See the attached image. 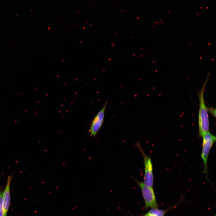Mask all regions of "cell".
Returning a JSON list of instances; mask_svg holds the SVG:
<instances>
[{
  "instance_id": "obj_3",
  "label": "cell",
  "mask_w": 216,
  "mask_h": 216,
  "mask_svg": "<svg viewBox=\"0 0 216 216\" xmlns=\"http://www.w3.org/2000/svg\"><path fill=\"white\" fill-rule=\"evenodd\" d=\"M136 145L140 150L143 157L144 167L143 183L147 186L153 187L154 177L151 158L145 153L139 141L136 144Z\"/></svg>"
},
{
  "instance_id": "obj_9",
  "label": "cell",
  "mask_w": 216,
  "mask_h": 216,
  "mask_svg": "<svg viewBox=\"0 0 216 216\" xmlns=\"http://www.w3.org/2000/svg\"><path fill=\"white\" fill-rule=\"evenodd\" d=\"M208 112L209 113L211 114L214 117H216V109L215 108L211 107H208Z\"/></svg>"
},
{
  "instance_id": "obj_8",
  "label": "cell",
  "mask_w": 216,
  "mask_h": 216,
  "mask_svg": "<svg viewBox=\"0 0 216 216\" xmlns=\"http://www.w3.org/2000/svg\"><path fill=\"white\" fill-rule=\"evenodd\" d=\"M2 194L3 192H2L0 189V216H3Z\"/></svg>"
},
{
  "instance_id": "obj_1",
  "label": "cell",
  "mask_w": 216,
  "mask_h": 216,
  "mask_svg": "<svg viewBox=\"0 0 216 216\" xmlns=\"http://www.w3.org/2000/svg\"><path fill=\"white\" fill-rule=\"evenodd\" d=\"M209 77L208 76L207 78L201 89L197 93L199 102L198 117L199 136L202 137L209 131V129L208 107L206 105L204 98V91Z\"/></svg>"
},
{
  "instance_id": "obj_2",
  "label": "cell",
  "mask_w": 216,
  "mask_h": 216,
  "mask_svg": "<svg viewBox=\"0 0 216 216\" xmlns=\"http://www.w3.org/2000/svg\"><path fill=\"white\" fill-rule=\"evenodd\" d=\"M202 150L201 157L203 162V169L202 172L207 175L208 159V155L212 146L216 141L215 136L209 131L202 136Z\"/></svg>"
},
{
  "instance_id": "obj_6",
  "label": "cell",
  "mask_w": 216,
  "mask_h": 216,
  "mask_svg": "<svg viewBox=\"0 0 216 216\" xmlns=\"http://www.w3.org/2000/svg\"><path fill=\"white\" fill-rule=\"evenodd\" d=\"M11 180V176L8 177L5 188L3 192L2 201L3 208V216H7L9 207L10 201V187Z\"/></svg>"
},
{
  "instance_id": "obj_4",
  "label": "cell",
  "mask_w": 216,
  "mask_h": 216,
  "mask_svg": "<svg viewBox=\"0 0 216 216\" xmlns=\"http://www.w3.org/2000/svg\"><path fill=\"white\" fill-rule=\"evenodd\" d=\"M136 182L140 188L144 200L145 210L151 208H158V203L154 190L153 187L145 185L143 182L135 180Z\"/></svg>"
},
{
  "instance_id": "obj_7",
  "label": "cell",
  "mask_w": 216,
  "mask_h": 216,
  "mask_svg": "<svg viewBox=\"0 0 216 216\" xmlns=\"http://www.w3.org/2000/svg\"><path fill=\"white\" fill-rule=\"evenodd\" d=\"M174 208V206H173L165 210L160 209L158 208H151L145 214L139 216H164L168 211Z\"/></svg>"
},
{
  "instance_id": "obj_5",
  "label": "cell",
  "mask_w": 216,
  "mask_h": 216,
  "mask_svg": "<svg viewBox=\"0 0 216 216\" xmlns=\"http://www.w3.org/2000/svg\"><path fill=\"white\" fill-rule=\"evenodd\" d=\"M107 102V100L102 108L94 117L89 130L90 136L95 137L102 127L104 122L105 111Z\"/></svg>"
}]
</instances>
